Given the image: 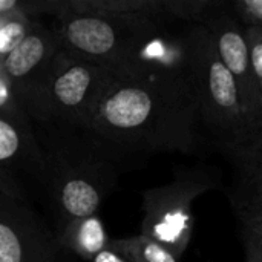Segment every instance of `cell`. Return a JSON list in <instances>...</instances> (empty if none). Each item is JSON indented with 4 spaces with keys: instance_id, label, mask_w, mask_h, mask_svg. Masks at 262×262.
I'll list each match as a JSON object with an SVG mask.
<instances>
[{
    "instance_id": "1",
    "label": "cell",
    "mask_w": 262,
    "mask_h": 262,
    "mask_svg": "<svg viewBox=\"0 0 262 262\" xmlns=\"http://www.w3.org/2000/svg\"><path fill=\"white\" fill-rule=\"evenodd\" d=\"M201 126L190 66L184 72H115L112 86L81 130L120 164L132 155L193 154Z\"/></svg>"
},
{
    "instance_id": "2",
    "label": "cell",
    "mask_w": 262,
    "mask_h": 262,
    "mask_svg": "<svg viewBox=\"0 0 262 262\" xmlns=\"http://www.w3.org/2000/svg\"><path fill=\"white\" fill-rule=\"evenodd\" d=\"M64 140L40 138L45 157V186L55 232L66 224L98 215L118 180V163L83 130L71 127Z\"/></svg>"
},
{
    "instance_id": "3",
    "label": "cell",
    "mask_w": 262,
    "mask_h": 262,
    "mask_svg": "<svg viewBox=\"0 0 262 262\" xmlns=\"http://www.w3.org/2000/svg\"><path fill=\"white\" fill-rule=\"evenodd\" d=\"M190 66L204 127L223 150L252 140L262 126L249 114L239 86L221 61L204 25L189 28Z\"/></svg>"
},
{
    "instance_id": "4",
    "label": "cell",
    "mask_w": 262,
    "mask_h": 262,
    "mask_svg": "<svg viewBox=\"0 0 262 262\" xmlns=\"http://www.w3.org/2000/svg\"><path fill=\"white\" fill-rule=\"evenodd\" d=\"M115 80L111 66L80 58L64 48L41 92L26 107L32 121L84 129Z\"/></svg>"
},
{
    "instance_id": "5",
    "label": "cell",
    "mask_w": 262,
    "mask_h": 262,
    "mask_svg": "<svg viewBox=\"0 0 262 262\" xmlns=\"http://www.w3.org/2000/svg\"><path fill=\"white\" fill-rule=\"evenodd\" d=\"M221 186L215 166L180 167L169 184L141 192V235H146L183 258L193 233V201Z\"/></svg>"
},
{
    "instance_id": "6",
    "label": "cell",
    "mask_w": 262,
    "mask_h": 262,
    "mask_svg": "<svg viewBox=\"0 0 262 262\" xmlns=\"http://www.w3.org/2000/svg\"><path fill=\"white\" fill-rule=\"evenodd\" d=\"M146 21L68 12L54 26L68 52L115 69Z\"/></svg>"
},
{
    "instance_id": "7",
    "label": "cell",
    "mask_w": 262,
    "mask_h": 262,
    "mask_svg": "<svg viewBox=\"0 0 262 262\" xmlns=\"http://www.w3.org/2000/svg\"><path fill=\"white\" fill-rule=\"evenodd\" d=\"M60 246L28 201L0 195V262H60Z\"/></svg>"
},
{
    "instance_id": "8",
    "label": "cell",
    "mask_w": 262,
    "mask_h": 262,
    "mask_svg": "<svg viewBox=\"0 0 262 262\" xmlns=\"http://www.w3.org/2000/svg\"><path fill=\"white\" fill-rule=\"evenodd\" d=\"M0 169L29 173L38 183L45 175V157L32 118L0 72Z\"/></svg>"
},
{
    "instance_id": "9",
    "label": "cell",
    "mask_w": 262,
    "mask_h": 262,
    "mask_svg": "<svg viewBox=\"0 0 262 262\" xmlns=\"http://www.w3.org/2000/svg\"><path fill=\"white\" fill-rule=\"evenodd\" d=\"M63 45L55 26L35 21L25 40L3 60L0 72L9 80L25 109L45 88Z\"/></svg>"
},
{
    "instance_id": "10",
    "label": "cell",
    "mask_w": 262,
    "mask_h": 262,
    "mask_svg": "<svg viewBox=\"0 0 262 262\" xmlns=\"http://www.w3.org/2000/svg\"><path fill=\"white\" fill-rule=\"evenodd\" d=\"M224 66L235 77L250 117L262 126V107L252 71V60L244 26L229 12L220 11L203 23Z\"/></svg>"
},
{
    "instance_id": "11",
    "label": "cell",
    "mask_w": 262,
    "mask_h": 262,
    "mask_svg": "<svg viewBox=\"0 0 262 262\" xmlns=\"http://www.w3.org/2000/svg\"><path fill=\"white\" fill-rule=\"evenodd\" d=\"M235 173L233 206L262 195V129L247 143L223 150Z\"/></svg>"
},
{
    "instance_id": "12",
    "label": "cell",
    "mask_w": 262,
    "mask_h": 262,
    "mask_svg": "<svg viewBox=\"0 0 262 262\" xmlns=\"http://www.w3.org/2000/svg\"><path fill=\"white\" fill-rule=\"evenodd\" d=\"M54 233L61 250L71 252L86 262L91 261L111 243L98 215L75 220Z\"/></svg>"
},
{
    "instance_id": "13",
    "label": "cell",
    "mask_w": 262,
    "mask_h": 262,
    "mask_svg": "<svg viewBox=\"0 0 262 262\" xmlns=\"http://www.w3.org/2000/svg\"><path fill=\"white\" fill-rule=\"evenodd\" d=\"M164 0H68L69 12L126 20H161ZM170 23V21H169Z\"/></svg>"
},
{
    "instance_id": "14",
    "label": "cell",
    "mask_w": 262,
    "mask_h": 262,
    "mask_svg": "<svg viewBox=\"0 0 262 262\" xmlns=\"http://www.w3.org/2000/svg\"><path fill=\"white\" fill-rule=\"evenodd\" d=\"M226 5L218 0H164L163 12L167 21H184L195 26L203 25Z\"/></svg>"
},
{
    "instance_id": "15",
    "label": "cell",
    "mask_w": 262,
    "mask_h": 262,
    "mask_svg": "<svg viewBox=\"0 0 262 262\" xmlns=\"http://www.w3.org/2000/svg\"><path fill=\"white\" fill-rule=\"evenodd\" d=\"M114 244L135 262H180V258L163 244L141 233L124 239H114Z\"/></svg>"
},
{
    "instance_id": "16",
    "label": "cell",
    "mask_w": 262,
    "mask_h": 262,
    "mask_svg": "<svg viewBox=\"0 0 262 262\" xmlns=\"http://www.w3.org/2000/svg\"><path fill=\"white\" fill-rule=\"evenodd\" d=\"M35 21L21 14H0V60L6 58L25 40Z\"/></svg>"
},
{
    "instance_id": "17",
    "label": "cell",
    "mask_w": 262,
    "mask_h": 262,
    "mask_svg": "<svg viewBox=\"0 0 262 262\" xmlns=\"http://www.w3.org/2000/svg\"><path fill=\"white\" fill-rule=\"evenodd\" d=\"M227 8L244 28H262V0H235Z\"/></svg>"
},
{
    "instance_id": "18",
    "label": "cell",
    "mask_w": 262,
    "mask_h": 262,
    "mask_svg": "<svg viewBox=\"0 0 262 262\" xmlns=\"http://www.w3.org/2000/svg\"><path fill=\"white\" fill-rule=\"evenodd\" d=\"M244 29H246V38L250 51L252 71H253L262 107V28H244Z\"/></svg>"
},
{
    "instance_id": "19",
    "label": "cell",
    "mask_w": 262,
    "mask_h": 262,
    "mask_svg": "<svg viewBox=\"0 0 262 262\" xmlns=\"http://www.w3.org/2000/svg\"><path fill=\"white\" fill-rule=\"evenodd\" d=\"M243 226L262 230V195L250 201L233 206Z\"/></svg>"
},
{
    "instance_id": "20",
    "label": "cell",
    "mask_w": 262,
    "mask_h": 262,
    "mask_svg": "<svg viewBox=\"0 0 262 262\" xmlns=\"http://www.w3.org/2000/svg\"><path fill=\"white\" fill-rule=\"evenodd\" d=\"M0 195L8 196L11 200L28 201L25 187H23L18 175L3 170V169H0Z\"/></svg>"
},
{
    "instance_id": "21",
    "label": "cell",
    "mask_w": 262,
    "mask_h": 262,
    "mask_svg": "<svg viewBox=\"0 0 262 262\" xmlns=\"http://www.w3.org/2000/svg\"><path fill=\"white\" fill-rule=\"evenodd\" d=\"M89 262H135L127 253H124L121 249H118L114 244V239H111L109 246L103 249L100 253H97Z\"/></svg>"
},
{
    "instance_id": "22",
    "label": "cell",
    "mask_w": 262,
    "mask_h": 262,
    "mask_svg": "<svg viewBox=\"0 0 262 262\" xmlns=\"http://www.w3.org/2000/svg\"><path fill=\"white\" fill-rule=\"evenodd\" d=\"M243 241H244V249H246V262H262L261 255L252 239L243 233Z\"/></svg>"
},
{
    "instance_id": "23",
    "label": "cell",
    "mask_w": 262,
    "mask_h": 262,
    "mask_svg": "<svg viewBox=\"0 0 262 262\" xmlns=\"http://www.w3.org/2000/svg\"><path fill=\"white\" fill-rule=\"evenodd\" d=\"M243 233L252 239V243L255 244V247L258 249V252H259V255H261V258H262V232L261 230H255V229H250V227L243 226Z\"/></svg>"
},
{
    "instance_id": "24",
    "label": "cell",
    "mask_w": 262,
    "mask_h": 262,
    "mask_svg": "<svg viewBox=\"0 0 262 262\" xmlns=\"http://www.w3.org/2000/svg\"><path fill=\"white\" fill-rule=\"evenodd\" d=\"M250 229H252V227H250ZM255 230H258V229H255ZM261 232H262V230H261Z\"/></svg>"
}]
</instances>
